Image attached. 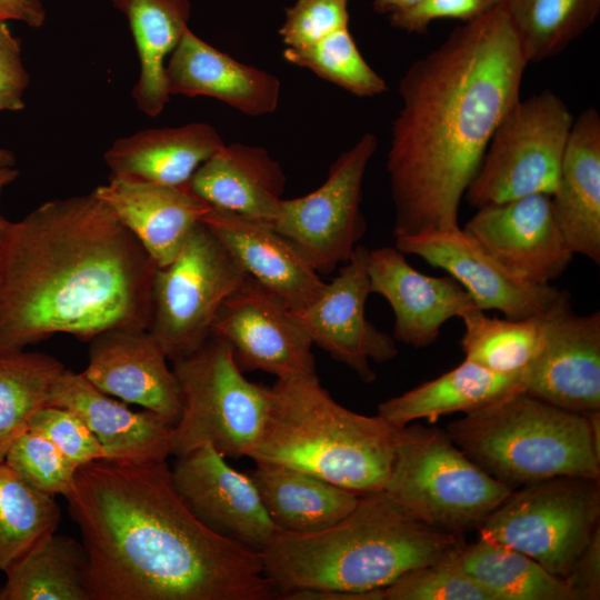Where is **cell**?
<instances>
[{
    "mask_svg": "<svg viewBox=\"0 0 600 600\" xmlns=\"http://www.w3.org/2000/svg\"><path fill=\"white\" fill-rule=\"evenodd\" d=\"M527 64L500 4L408 67L386 163L394 237L460 227L462 197Z\"/></svg>",
    "mask_w": 600,
    "mask_h": 600,
    "instance_id": "cell-1",
    "label": "cell"
},
{
    "mask_svg": "<svg viewBox=\"0 0 600 600\" xmlns=\"http://www.w3.org/2000/svg\"><path fill=\"white\" fill-rule=\"evenodd\" d=\"M89 558L91 600H269L259 552L188 508L167 460L99 459L64 496Z\"/></svg>",
    "mask_w": 600,
    "mask_h": 600,
    "instance_id": "cell-2",
    "label": "cell"
},
{
    "mask_svg": "<svg viewBox=\"0 0 600 600\" xmlns=\"http://www.w3.org/2000/svg\"><path fill=\"white\" fill-rule=\"evenodd\" d=\"M156 270L93 191L43 202L0 234V348L149 330Z\"/></svg>",
    "mask_w": 600,
    "mask_h": 600,
    "instance_id": "cell-3",
    "label": "cell"
},
{
    "mask_svg": "<svg viewBox=\"0 0 600 600\" xmlns=\"http://www.w3.org/2000/svg\"><path fill=\"white\" fill-rule=\"evenodd\" d=\"M464 542L416 518L384 490L362 494L334 524L313 532L279 530L259 551L266 577L280 592L381 590Z\"/></svg>",
    "mask_w": 600,
    "mask_h": 600,
    "instance_id": "cell-4",
    "label": "cell"
},
{
    "mask_svg": "<svg viewBox=\"0 0 600 600\" xmlns=\"http://www.w3.org/2000/svg\"><path fill=\"white\" fill-rule=\"evenodd\" d=\"M251 459L291 467L358 496L384 490L398 429L338 403L317 374L277 379Z\"/></svg>",
    "mask_w": 600,
    "mask_h": 600,
    "instance_id": "cell-5",
    "label": "cell"
},
{
    "mask_svg": "<svg viewBox=\"0 0 600 600\" xmlns=\"http://www.w3.org/2000/svg\"><path fill=\"white\" fill-rule=\"evenodd\" d=\"M451 440L510 486L557 478L600 479V442L587 413L519 391L448 423Z\"/></svg>",
    "mask_w": 600,
    "mask_h": 600,
    "instance_id": "cell-6",
    "label": "cell"
},
{
    "mask_svg": "<svg viewBox=\"0 0 600 600\" xmlns=\"http://www.w3.org/2000/svg\"><path fill=\"white\" fill-rule=\"evenodd\" d=\"M384 491L424 523L461 536L478 529L513 488L474 463L446 430L409 423L398 429Z\"/></svg>",
    "mask_w": 600,
    "mask_h": 600,
    "instance_id": "cell-7",
    "label": "cell"
},
{
    "mask_svg": "<svg viewBox=\"0 0 600 600\" xmlns=\"http://www.w3.org/2000/svg\"><path fill=\"white\" fill-rule=\"evenodd\" d=\"M172 362L181 401L172 456L209 444L226 458H251L267 421L269 387L249 381L231 347L213 333Z\"/></svg>",
    "mask_w": 600,
    "mask_h": 600,
    "instance_id": "cell-8",
    "label": "cell"
},
{
    "mask_svg": "<svg viewBox=\"0 0 600 600\" xmlns=\"http://www.w3.org/2000/svg\"><path fill=\"white\" fill-rule=\"evenodd\" d=\"M600 479L557 477L513 489L478 528L564 578L600 528Z\"/></svg>",
    "mask_w": 600,
    "mask_h": 600,
    "instance_id": "cell-9",
    "label": "cell"
},
{
    "mask_svg": "<svg viewBox=\"0 0 600 600\" xmlns=\"http://www.w3.org/2000/svg\"><path fill=\"white\" fill-rule=\"evenodd\" d=\"M574 118L564 101L543 90L510 107L497 126L466 191L481 208L534 193L551 196Z\"/></svg>",
    "mask_w": 600,
    "mask_h": 600,
    "instance_id": "cell-10",
    "label": "cell"
},
{
    "mask_svg": "<svg viewBox=\"0 0 600 600\" xmlns=\"http://www.w3.org/2000/svg\"><path fill=\"white\" fill-rule=\"evenodd\" d=\"M246 276L202 222L177 257L157 268L149 332L169 360L186 357L203 344L220 306Z\"/></svg>",
    "mask_w": 600,
    "mask_h": 600,
    "instance_id": "cell-11",
    "label": "cell"
},
{
    "mask_svg": "<svg viewBox=\"0 0 600 600\" xmlns=\"http://www.w3.org/2000/svg\"><path fill=\"white\" fill-rule=\"evenodd\" d=\"M378 139L364 133L332 162L323 183L306 196L282 199L274 229L292 241L319 274L350 259L367 230L362 187Z\"/></svg>",
    "mask_w": 600,
    "mask_h": 600,
    "instance_id": "cell-12",
    "label": "cell"
},
{
    "mask_svg": "<svg viewBox=\"0 0 600 600\" xmlns=\"http://www.w3.org/2000/svg\"><path fill=\"white\" fill-rule=\"evenodd\" d=\"M211 333L231 347L243 373L317 374L313 344L290 309L248 274L220 306Z\"/></svg>",
    "mask_w": 600,
    "mask_h": 600,
    "instance_id": "cell-13",
    "label": "cell"
},
{
    "mask_svg": "<svg viewBox=\"0 0 600 600\" xmlns=\"http://www.w3.org/2000/svg\"><path fill=\"white\" fill-rule=\"evenodd\" d=\"M394 247L444 270L482 311L497 310L506 318L524 319L546 316L571 300L567 290L514 277L460 227L394 237Z\"/></svg>",
    "mask_w": 600,
    "mask_h": 600,
    "instance_id": "cell-14",
    "label": "cell"
},
{
    "mask_svg": "<svg viewBox=\"0 0 600 600\" xmlns=\"http://www.w3.org/2000/svg\"><path fill=\"white\" fill-rule=\"evenodd\" d=\"M368 250L358 244L310 304L290 311L312 344L349 367L363 382L371 383L376 373L370 362H388L399 351L394 338L379 330L366 316V302L371 293Z\"/></svg>",
    "mask_w": 600,
    "mask_h": 600,
    "instance_id": "cell-15",
    "label": "cell"
},
{
    "mask_svg": "<svg viewBox=\"0 0 600 600\" xmlns=\"http://www.w3.org/2000/svg\"><path fill=\"white\" fill-rule=\"evenodd\" d=\"M462 229L507 271L533 284H551L574 256L546 193L478 208Z\"/></svg>",
    "mask_w": 600,
    "mask_h": 600,
    "instance_id": "cell-16",
    "label": "cell"
},
{
    "mask_svg": "<svg viewBox=\"0 0 600 600\" xmlns=\"http://www.w3.org/2000/svg\"><path fill=\"white\" fill-rule=\"evenodd\" d=\"M176 458L174 488L208 528L257 552L280 530L249 473L231 467L214 448L206 444Z\"/></svg>",
    "mask_w": 600,
    "mask_h": 600,
    "instance_id": "cell-17",
    "label": "cell"
},
{
    "mask_svg": "<svg viewBox=\"0 0 600 600\" xmlns=\"http://www.w3.org/2000/svg\"><path fill=\"white\" fill-rule=\"evenodd\" d=\"M523 389L569 411L600 410V311L577 314L568 300L543 317L542 346L523 371Z\"/></svg>",
    "mask_w": 600,
    "mask_h": 600,
    "instance_id": "cell-18",
    "label": "cell"
},
{
    "mask_svg": "<svg viewBox=\"0 0 600 600\" xmlns=\"http://www.w3.org/2000/svg\"><path fill=\"white\" fill-rule=\"evenodd\" d=\"M371 293L383 297L394 314L393 338L416 349L434 343L442 326L477 308L452 277H432L414 269L396 247L368 250Z\"/></svg>",
    "mask_w": 600,
    "mask_h": 600,
    "instance_id": "cell-19",
    "label": "cell"
},
{
    "mask_svg": "<svg viewBox=\"0 0 600 600\" xmlns=\"http://www.w3.org/2000/svg\"><path fill=\"white\" fill-rule=\"evenodd\" d=\"M90 342L82 374L99 390L150 410L172 426L181 413L180 391L167 356L147 329H113Z\"/></svg>",
    "mask_w": 600,
    "mask_h": 600,
    "instance_id": "cell-20",
    "label": "cell"
},
{
    "mask_svg": "<svg viewBox=\"0 0 600 600\" xmlns=\"http://www.w3.org/2000/svg\"><path fill=\"white\" fill-rule=\"evenodd\" d=\"M202 223L244 272L291 311L310 304L326 282L302 251L271 223L210 209Z\"/></svg>",
    "mask_w": 600,
    "mask_h": 600,
    "instance_id": "cell-21",
    "label": "cell"
},
{
    "mask_svg": "<svg viewBox=\"0 0 600 600\" xmlns=\"http://www.w3.org/2000/svg\"><path fill=\"white\" fill-rule=\"evenodd\" d=\"M166 79L170 97L213 98L251 117L273 113L281 96L274 74L236 60L190 28L167 60Z\"/></svg>",
    "mask_w": 600,
    "mask_h": 600,
    "instance_id": "cell-22",
    "label": "cell"
},
{
    "mask_svg": "<svg viewBox=\"0 0 600 600\" xmlns=\"http://www.w3.org/2000/svg\"><path fill=\"white\" fill-rule=\"evenodd\" d=\"M47 406L78 414L101 442L107 459L157 462L172 456L174 426L150 410H130L99 390L82 372L66 368L52 386Z\"/></svg>",
    "mask_w": 600,
    "mask_h": 600,
    "instance_id": "cell-23",
    "label": "cell"
},
{
    "mask_svg": "<svg viewBox=\"0 0 600 600\" xmlns=\"http://www.w3.org/2000/svg\"><path fill=\"white\" fill-rule=\"evenodd\" d=\"M93 193L133 233L157 268L169 264L211 209L186 187L110 177Z\"/></svg>",
    "mask_w": 600,
    "mask_h": 600,
    "instance_id": "cell-24",
    "label": "cell"
},
{
    "mask_svg": "<svg viewBox=\"0 0 600 600\" xmlns=\"http://www.w3.org/2000/svg\"><path fill=\"white\" fill-rule=\"evenodd\" d=\"M286 182L267 149L234 142L206 160L187 188L212 209L273 224Z\"/></svg>",
    "mask_w": 600,
    "mask_h": 600,
    "instance_id": "cell-25",
    "label": "cell"
},
{
    "mask_svg": "<svg viewBox=\"0 0 600 600\" xmlns=\"http://www.w3.org/2000/svg\"><path fill=\"white\" fill-rule=\"evenodd\" d=\"M551 203L573 253L600 264V116L583 110L574 120Z\"/></svg>",
    "mask_w": 600,
    "mask_h": 600,
    "instance_id": "cell-26",
    "label": "cell"
},
{
    "mask_svg": "<svg viewBox=\"0 0 600 600\" xmlns=\"http://www.w3.org/2000/svg\"><path fill=\"white\" fill-rule=\"evenodd\" d=\"M224 144L210 123L190 122L119 138L104 152L103 160L110 177L186 187L194 171Z\"/></svg>",
    "mask_w": 600,
    "mask_h": 600,
    "instance_id": "cell-27",
    "label": "cell"
},
{
    "mask_svg": "<svg viewBox=\"0 0 600 600\" xmlns=\"http://www.w3.org/2000/svg\"><path fill=\"white\" fill-rule=\"evenodd\" d=\"M519 391H524L523 372L498 373L464 359L440 377L381 402L378 414L396 428L420 419L434 423L442 416L468 413Z\"/></svg>",
    "mask_w": 600,
    "mask_h": 600,
    "instance_id": "cell-28",
    "label": "cell"
},
{
    "mask_svg": "<svg viewBox=\"0 0 600 600\" xmlns=\"http://www.w3.org/2000/svg\"><path fill=\"white\" fill-rule=\"evenodd\" d=\"M274 524L290 532L326 529L351 512L360 496L311 473L269 462L248 472Z\"/></svg>",
    "mask_w": 600,
    "mask_h": 600,
    "instance_id": "cell-29",
    "label": "cell"
},
{
    "mask_svg": "<svg viewBox=\"0 0 600 600\" xmlns=\"http://www.w3.org/2000/svg\"><path fill=\"white\" fill-rule=\"evenodd\" d=\"M133 37L139 77L132 98L140 112L159 116L170 100L166 63L189 28L190 0H111Z\"/></svg>",
    "mask_w": 600,
    "mask_h": 600,
    "instance_id": "cell-30",
    "label": "cell"
},
{
    "mask_svg": "<svg viewBox=\"0 0 600 600\" xmlns=\"http://www.w3.org/2000/svg\"><path fill=\"white\" fill-rule=\"evenodd\" d=\"M88 571L84 546L54 531L4 571L0 600H91Z\"/></svg>",
    "mask_w": 600,
    "mask_h": 600,
    "instance_id": "cell-31",
    "label": "cell"
},
{
    "mask_svg": "<svg viewBox=\"0 0 600 600\" xmlns=\"http://www.w3.org/2000/svg\"><path fill=\"white\" fill-rule=\"evenodd\" d=\"M457 560L496 600H577L563 578L502 544L479 538L474 543H463Z\"/></svg>",
    "mask_w": 600,
    "mask_h": 600,
    "instance_id": "cell-32",
    "label": "cell"
},
{
    "mask_svg": "<svg viewBox=\"0 0 600 600\" xmlns=\"http://www.w3.org/2000/svg\"><path fill=\"white\" fill-rule=\"evenodd\" d=\"M64 369L61 361L43 352L0 348V462L14 440L29 430L33 414L47 406Z\"/></svg>",
    "mask_w": 600,
    "mask_h": 600,
    "instance_id": "cell-33",
    "label": "cell"
},
{
    "mask_svg": "<svg viewBox=\"0 0 600 600\" xmlns=\"http://www.w3.org/2000/svg\"><path fill=\"white\" fill-rule=\"evenodd\" d=\"M501 6L528 63L561 53L600 11V0H503Z\"/></svg>",
    "mask_w": 600,
    "mask_h": 600,
    "instance_id": "cell-34",
    "label": "cell"
},
{
    "mask_svg": "<svg viewBox=\"0 0 600 600\" xmlns=\"http://www.w3.org/2000/svg\"><path fill=\"white\" fill-rule=\"evenodd\" d=\"M543 317L491 318L478 308L464 312L460 317L464 359L493 372L522 373L541 349Z\"/></svg>",
    "mask_w": 600,
    "mask_h": 600,
    "instance_id": "cell-35",
    "label": "cell"
},
{
    "mask_svg": "<svg viewBox=\"0 0 600 600\" xmlns=\"http://www.w3.org/2000/svg\"><path fill=\"white\" fill-rule=\"evenodd\" d=\"M54 496L44 493L0 462V571L54 532L60 521Z\"/></svg>",
    "mask_w": 600,
    "mask_h": 600,
    "instance_id": "cell-36",
    "label": "cell"
},
{
    "mask_svg": "<svg viewBox=\"0 0 600 600\" xmlns=\"http://www.w3.org/2000/svg\"><path fill=\"white\" fill-rule=\"evenodd\" d=\"M283 58L357 97L383 94L388 87L359 51L349 27L301 49L286 48Z\"/></svg>",
    "mask_w": 600,
    "mask_h": 600,
    "instance_id": "cell-37",
    "label": "cell"
},
{
    "mask_svg": "<svg viewBox=\"0 0 600 600\" xmlns=\"http://www.w3.org/2000/svg\"><path fill=\"white\" fill-rule=\"evenodd\" d=\"M459 548L383 588L382 600H496L459 564Z\"/></svg>",
    "mask_w": 600,
    "mask_h": 600,
    "instance_id": "cell-38",
    "label": "cell"
},
{
    "mask_svg": "<svg viewBox=\"0 0 600 600\" xmlns=\"http://www.w3.org/2000/svg\"><path fill=\"white\" fill-rule=\"evenodd\" d=\"M6 463L36 489L66 496L79 468L44 436L27 430L9 448Z\"/></svg>",
    "mask_w": 600,
    "mask_h": 600,
    "instance_id": "cell-39",
    "label": "cell"
},
{
    "mask_svg": "<svg viewBox=\"0 0 600 600\" xmlns=\"http://www.w3.org/2000/svg\"><path fill=\"white\" fill-rule=\"evenodd\" d=\"M347 27L348 0H297L286 10L279 34L286 48L301 49Z\"/></svg>",
    "mask_w": 600,
    "mask_h": 600,
    "instance_id": "cell-40",
    "label": "cell"
},
{
    "mask_svg": "<svg viewBox=\"0 0 600 600\" xmlns=\"http://www.w3.org/2000/svg\"><path fill=\"white\" fill-rule=\"evenodd\" d=\"M29 430L48 438L79 467L93 460L107 459L97 436L69 409L53 406L41 408L31 418Z\"/></svg>",
    "mask_w": 600,
    "mask_h": 600,
    "instance_id": "cell-41",
    "label": "cell"
},
{
    "mask_svg": "<svg viewBox=\"0 0 600 600\" xmlns=\"http://www.w3.org/2000/svg\"><path fill=\"white\" fill-rule=\"evenodd\" d=\"M502 2L503 0H422L407 11L390 14L389 21L397 29L409 33H422L433 20L444 18L469 22Z\"/></svg>",
    "mask_w": 600,
    "mask_h": 600,
    "instance_id": "cell-42",
    "label": "cell"
},
{
    "mask_svg": "<svg viewBox=\"0 0 600 600\" xmlns=\"http://www.w3.org/2000/svg\"><path fill=\"white\" fill-rule=\"evenodd\" d=\"M29 81L20 40L12 34L7 22H0V112L24 109L23 97Z\"/></svg>",
    "mask_w": 600,
    "mask_h": 600,
    "instance_id": "cell-43",
    "label": "cell"
},
{
    "mask_svg": "<svg viewBox=\"0 0 600 600\" xmlns=\"http://www.w3.org/2000/svg\"><path fill=\"white\" fill-rule=\"evenodd\" d=\"M577 600L600 598V528L563 578Z\"/></svg>",
    "mask_w": 600,
    "mask_h": 600,
    "instance_id": "cell-44",
    "label": "cell"
},
{
    "mask_svg": "<svg viewBox=\"0 0 600 600\" xmlns=\"http://www.w3.org/2000/svg\"><path fill=\"white\" fill-rule=\"evenodd\" d=\"M7 21L41 28L46 21V10L41 0H0V22Z\"/></svg>",
    "mask_w": 600,
    "mask_h": 600,
    "instance_id": "cell-45",
    "label": "cell"
},
{
    "mask_svg": "<svg viewBox=\"0 0 600 600\" xmlns=\"http://www.w3.org/2000/svg\"><path fill=\"white\" fill-rule=\"evenodd\" d=\"M421 1L422 0H374L373 8L379 13H387L390 16L392 13L407 11L419 4Z\"/></svg>",
    "mask_w": 600,
    "mask_h": 600,
    "instance_id": "cell-46",
    "label": "cell"
},
{
    "mask_svg": "<svg viewBox=\"0 0 600 600\" xmlns=\"http://www.w3.org/2000/svg\"><path fill=\"white\" fill-rule=\"evenodd\" d=\"M19 177V170L14 167H0V194L2 190ZM8 220L0 212V234L6 228Z\"/></svg>",
    "mask_w": 600,
    "mask_h": 600,
    "instance_id": "cell-47",
    "label": "cell"
},
{
    "mask_svg": "<svg viewBox=\"0 0 600 600\" xmlns=\"http://www.w3.org/2000/svg\"><path fill=\"white\" fill-rule=\"evenodd\" d=\"M16 157L10 150L0 148V167H14Z\"/></svg>",
    "mask_w": 600,
    "mask_h": 600,
    "instance_id": "cell-48",
    "label": "cell"
}]
</instances>
